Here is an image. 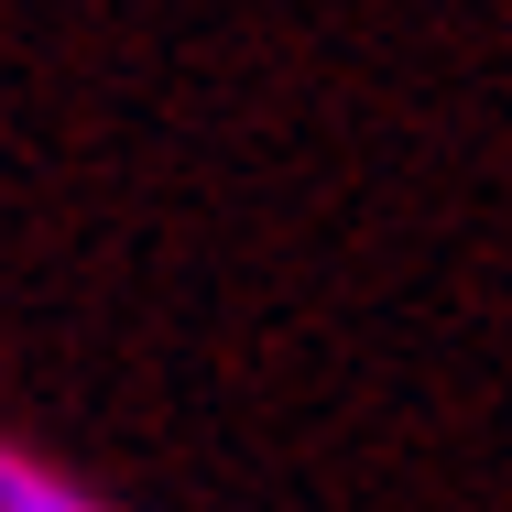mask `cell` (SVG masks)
<instances>
[{
	"instance_id": "6da1fadb",
	"label": "cell",
	"mask_w": 512,
	"mask_h": 512,
	"mask_svg": "<svg viewBox=\"0 0 512 512\" xmlns=\"http://www.w3.org/2000/svg\"><path fill=\"white\" fill-rule=\"evenodd\" d=\"M0 512H99V502H77L66 480H44V469H22V458H0Z\"/></svg>"
},
{
	"instance_id": "7a4b0ae2",
	"label": "cell",
	"mask_w": 512,
	"mask_h": 512,
	"mask_svg": "<svg viewBox=\"0 0 512 512\" xmlns=\"http://www.w3.org/2000/svg\"><path fill=\"white\" fill-rule=\"evenodd\" d=\"M0 458H11V447H0Z\"/></svg>"
}]
</instances>
